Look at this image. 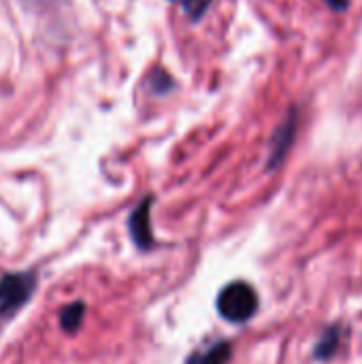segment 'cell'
<instances>
[{
    "label": "cell",
    "instance_id": "5b68a950",
    "mask_svg": "<svg viewBox=\"0 0 362 364\" xmlns=\"http://www.w3.org/2000/svg\"><path fill=\"white\" fill-rule=\"evenodd\" d=\"M230 343H218V346H211L209 350H201V352H194L186 364H226L230 360Z\"/></svg>",
    "mask_w": 362,
    "mask_h": 364
},
{
    "label": "cell",
    "instance_id": "7a4b0ae2",
    "mask_svg": "<svg viewBox=\"0 0 362 364\" xmlns=\"http://www.w3.org/2000/svg\"><path fill=\"white\" fill-rule=\"evenodd\" d=\"M36 288V279L32 273H13L0 279V318L15 314L19 307L28 303Z\"/></svg>",
    "mask_w": 362,
    "mask_h": 364
},
{
    "label": "cell",
    "instance_id": "6da1fadb",
    "mask_svg": "<svg viewBox=\"0 0 362 364\" xmlns=\"http://www.w3.org/2000/svg\"><path fill=\"white\" fill-rule=\"evenodd\" d=\"M258 309V296L252 286L245 282L228 284L218 296V311L224 320L233 324L247 322Z\"/></svg>",
    "mask_w": 362,
    "mask_h": 364
},
{
    "label": "cell",
    "instance_id": "8992f818",
    "mask_svg": "<svg viewBox=\"0 0 362 364\" xmlns=\"http://www.w3.org/2000/svg\"><path fill=\"white\" fill-rule=\"evenodd\" d=\"M83 318H85V305L83 303H70L60 311V326L66 333H77Z\"/></svg>",
    "mask_w": 362,
    "mask_h": 364
},
{
    "label": "cell",
    "instance_id": "52a82bcc",
    "mask_svg": "<svg viewBox=\"0 0 362 364\" xmlns=\"http://www.w3.org/2000/svg\"><path fill=\"white\" fill-rule=\"evenodd\" d=\"M335 346H337V331H331V333L318 343L316 354H318L320 358H326V356H331V354L335 352Z\"/></svg>",
    "mask_w": 362,
    "mask_h": 364
},
{
    "label": "cell",
    "instance_id": "9c48e42d",
    "mask_svg": "<svg viewBox=\"0 0 362 364\" xmlns=\"http://www.w3.org/2000/svg\"><path fill=\"white\" fill-rule=\"evenodd\" d=\"M333 11H346L350 6V0H324Z\"/></svg>",
    "mask_w": 362,
    "mask_h": 364
},
{
    "label": "cell",
    "instance_id": "277c9868",
    "mask_svg": "<svg viewBox=\"0 0 362 364\" xmlns=\"http://www.w3.org/2000/svg\"><path fill=\"white\" fill-rule=\"evenodd\" d=\"M297 124H299V115L297 109H290L286 119L280 124V128L273 134V143H271V156H269V168H275L288 154L294 134H297Z\"/></svg>",
    "mask_w": 362,
    "mask_h": 364
},
{
    "label": "cell",
    "instance_id": "3957f363",
    "mask_svg": "<svg viewBox=\"0 0 362 364\" xmlns=\"http://www.w3.org/2000/svg\"><path fill=\"white\" fill-rule=\"evenodd\" d=\"M149 207H151V198L147 196L132 209V213L128 218V230H130V237L139 250H151L154 247V235L149 228Z\"/></svg>",
    "mask_w": 362,
    "mask_h": 364
},
{
    "label": "cell",
    "instance_id": "ba28073f",
    "mask_svg": "<svg viewBox=\"0 0 362 364\" xmlns=\"http://www.w3.org/2000/svg\"><path fill=\"white\" fill-rule=\"evenodd\" d=\"M181 2H183L186 11L192 15V19H198L207 11V6H209L211 0H181Z\"/></svg>",
    "mask_w": 362,
    "mask_h": 364
}]
</instances>
